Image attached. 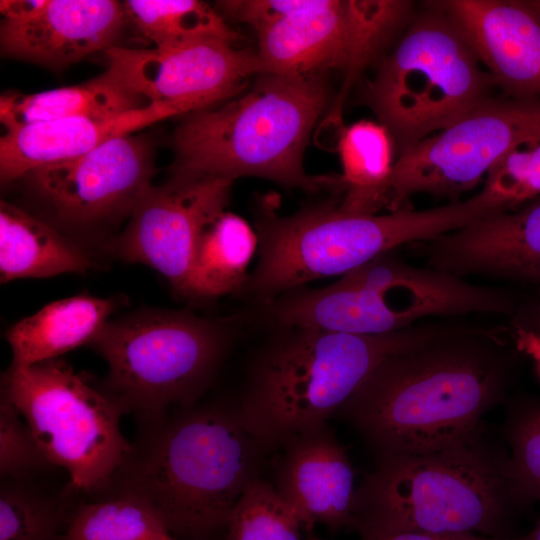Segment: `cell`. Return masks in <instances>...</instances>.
Wrapping results in <instances>:
<instances>
[{"mask_svg":"<svg viewBox=\"0 0 540 540\" xmlns=\"http://www.w3.org/2000/svg\"><path fill=\"white\" fill-rule=\"evenodd\" d=\"M510 375L499 330L460 323L387 358L338 413L379 460L434 452L477 436Z\"/></svg>","mask_w":540,"mask_h":540,"instance_id":"1","label":"cell"},{"mask_svg":"<svg viewBox=\"0 0 540 540\" xmlns=\"http://www.w3.org/2000/svg\"><path fill=\"white\" fill-rule=\"evenodd\" d=\"M263 452L237 409L191 406L143 424L104 491L144 502L172 535L201 540L226 528Z\"/></svg>","mask_w":540,"mask_h":540,"instance_id":"2","label":"cell"},{"mask_svg":"<svg viewBox=\"0 0 540 540\" xmlns=\"http://www.w3.org/2000/svg\"><path fill=\"white\" fill-rule=\"evenodd\" d=\"M458 324L422 321L383 335L281 327L252 368L239 417L264 451L280 447L326 425L387 358Z\"/></svg>","mask_w":540,"mask_h":540,"instance_id":"3","label":"cell"},{"mask_svg":"<svg viewBox=\"0 0 540 540\" xmlns=\"http://www.w3.org/2000/svg\"><path fill=\"white\" fill-rule=\"evenodd\" d=\"M255 221L258 259L242 292L265 304L317 279L342 276L402 245L461 229L495 210L478 192L465 200L425 210L355 214L335 201L280 215L270 199Z\"/></svg>","mask_w":540,"mask_h":540,"instance_id":"4","label":"cell"},{"mask_svg":"<svg viewBox=\"0 0 540 540\" xmlns=\"http://www.w3.org/2000/svg\"><path fill=\"white\" fill-rule=\"evenodd\" d=\"M329 97L323 77L261 73L246 93L186 115L173 136V171L232 180L255 176L307 192L343 191L340 176H310L303 166L310 134Z\"/></svg>","mask_w":540,"mask_h":540,"instance_id":"5","label":"cell"},{"mask_svg":"<svg viewBox=\"0 0 540 540\" xmlns=\"http://www.w3.org/2000/svg\"><path fill=\"white\" fill-rule=\"evenodd\" d=\"M357 531L505 537L515 502L500 461L477 436L451 447L379 460L357 488Z\"/></svg>","mask_w":540,"mask_h":540,"instance_id":"6","label":"cell"},{"mask_svg":"<svg viewBox=\"0 0 540 540\" xmlns=\"http://www.w3.org/2000/svg\"><path fill=\"white\" fill-rule=\"evenodd\" d=\"M414 14L364 97L397 156L494 96L495 83L435 1Z\"/></svg>","mask_w":540,"mask_h":540,"instance_id":"7","label":"cell"},{"mask_svg":"<svg viewBox=\"0 0 540 540\" xmlns=\"http://www.w3.org/2000/svg\"><path fill=\"white\" fill-rule=\"evenodd\" d=\"M230 322L187 311H150L107 323L90 343L108 364L106 389L143 424L171 405L191 407L231 342Z\"/></svg>","mask_w":540,"mask_h":540,"instance_id":"8","label":"cell"},{"mask_svg":"<svg viewBox=\"0 0 540 540\" xmlns=\"http://www.w3.org/2000/svg\"><path fill=\"white\" fill-rule=\"evenodd\" d=\"M1 393L21 413L50 464L68 473L73 489H106L131 448L120 430L126 411L118 401L59 359L10 366Z\"/></svg>","mask_w":540,"mask_h":540,"instance_id":"9","label":"cell"},{"mask_svg":"<svg viewBox=\"0 0 540 540\" xmlns=\"http://www.w3.org/2000/svg\"><path fill=\"white\" fill-rule=\"evenodd\" d=\"M538 137L540 99L492 96L397 156L383 208H410L419 193L458 201L506 152Z\"/></svg>","mask_w":540,"mask_h":540,"instance_id":"10","label":"cell"},{"mask_svg":"<svg viewBox=\"0 0 540 540\" xmlns=\"http://www.w3.org/2000/svg\"><path fill=\"white\" fill-rule=\"evenodd\" d=\"M234 180L173 172L151 186L135 205L130 223L111 244L120 258L160 272L180 296L193 298V264L206 227L225 212Z\"/></svg>","mask_w":540,"mask_h":540,"instance_id":"11","label":"cell"},{"mask_svg":"<svg viewBox=\"0 0 540 540\" xmlns=\"http://www.w3.org/2000/svg\"><path fill=\"white\" fill-rule=\"evenodd\" d=\"M234 43L205 39L171 49L113 46L106 51L105 72L149 103L188 115L237 97L252 77L266 73L257 51Z\"/></svg>","mask_w":540,"mask_h":540,"instance_id":"12","label":"cell"},{"mask_svg":"<svg viewBox=\"0 0 540 540\" xmlns=\"http://www.w3.org/2000/svg\"><path fill=\"white\" fill-rule=\"evenodd\" d=\"M155 173L150 142L129 134L29 175L60 217L84 225L132 212Z\"/></svg>","mask_w":540,"mask_h":540,"instance_id":"13","label":"cell"},{"mask_svg":"<svg viewBox=\"0 0 540 540\" xmlns=\"http://www.w3.org/2000/svg\"><path fill=\"white\" fill-rule=\"evenodd\" d=\"M0 12L1 52L50 68L106 52L128 19L114 0H2Z\"/></svg>","mask_w":540,"mask_h":540,"instance_id":"14","label":"cell"},{"mask_svg":"<svg viewBox=\"0 0 540 540\" xmlns=\"http://www.w3.org/2000/svg\"><path fill=\"white\" fill-rule=\"evenodd\" d=\"M409 247L426 266L462 278L540 281V198Z\"/></svg>","mask_w":540,"mask_h":540,"instance_id":"15","label":"cell"},{"mask_svg":"<svg viewBox=\"0 0 540 540\" xmlns=\"http://www.w3.org/2000/svg\"><path fill=\"white\" fill-rule=\"evenodd\" d=\"M449 17L501 94L540 99V19L524 0H443Z\"/></svg>","mask_w":540,"mask_h":540,"instance_id":"16","label":"cell"},{"mask_svg":"<svg viewBox=\"0 0 540 540\" xmlns=\"http://www.w3.org/2000/svg\"><path fill=\"white\" fill-rule=\"evenodd\" d=\"M359 0H295L293 7L256 31L266 73L288 77L344 76L354 61Z\"/></svg>","mask_w":540,"mask_h":540,"instance_id":"17","label":"cell"},{"mask_svg":"<svg viewBox=\"0 0 540 540\" xmlns=\"http://www.w3.org/2000/svg\"><path fill=\"white\" fill-rule=\"evenodd\" d=\"M275 488L303 530L357 529V488L345 449L326 425L295 435L283 445Z\"/></svg>","mask_w":540,"mask_h":540,"instance_id":"18","label":"cell"},{"mask_svg":"<svg viewBox=\"0 0 540 540\" xmlns=\"http://www.w3.org/2000/svg\"><path fill=\"white\" fill-rule=\"evenodd\" d=\"M170 107L150 103L107 118L71 117L5 130L0 139V177L3 183L54 163L81 156L103 142L169 117Z\"/></svg>","mask_w":540,"mask_h":540,"instance_id":"19","label":"cell"},{"mask_svg":"<svg viewBox=\"0 0 540 540\" xmlns=\"http://www.w3.org/2000/svg\"><path fill=\"white\" fill-rule=\"evenodd\" d=\"M116 307L112 299L77 295L51 302L13 325L6 334L11 366L26 367L57 359L91 343Z\"/></svg>","mask_w":540,"mask_h":540,"instance_id":"20","label":"cell"},{"mask_svg":"<svg viewBox=\"0 0 540 540\" xmlns=\"http://www.w3.org/2000/svg\"><path fill=\"white\" fill-rule=\"evenodd\" d=\"M91 260L55 229L21 208L0 203V279L84 273Z\"/></svg>","mask_w":540,"mask_h":540,"instance_id":"21","label":"cell"},{"mask_svg":"<svg viewBox=\"0 0 540 540\" xmlns=\"http://www.w3.org/2000/svg\"><path fill=\"white\" fill-rule=\"evenodd\" d=\"M150 104L106 72L78 85L33 94L4 93L0 121L5 130L71 117L107 118Z\"/></svg>","mask_w":540,"mask_h":540,"instance_id":"22","label":"cell"},{"mask_svg":"<svg viewBox=\"0 0 540 540\" xmlns=\"http://www.w3.org/2000/svg\"><path fill=\"white\" fill-rule=\"evenodd\" d=\"M338 151L345 192L340 207L355 214H378L396 160L389 130L378 121H357L341 131Z\"/></svg>","mask_w":540,"mask_h":540,"instance_id":"23","label":"cell"},{"mask_svg":"<svg viewBox=\"0 0 540 540\" xmlns=\"http://www.w3.org/2000/svg\"><path fill=\"white\" fill-rule=\"evenodd\" d=\"M258 249L256 231L240 216L223 212L204 230L194 257L193 298L239 292Z\"/></svg>","mask_w":540,"mask_h":540,"instance_id":"24","label":"cell"},{"mask_svg":"<svg viewBox=\"0 0 540 540\" xmlns=\"http://www.w3.org/2000/svg\"><path fill=\"white\" fill-rule=\"evenodd\" d=\"M126 14L157 49L205 39L236 42L238 34L207 3L198 0H128Z\"/></svg>","mask_w":540,"mask_h":540,"instance_id":"25","label":"cell"},{"mask_svg":"<svg viewBox=\"0 0 540 540\" xmlns=\"http://www.w3.org/2000/svg\"><path fill=\"white\" fill-rule=\"evenodd\" d=\"M160 517L144 502L126 495L79 505L62 540H174Z\"/></svg>","mask_w":540,"mask_h":540,"instance_id":"26","label":"cell"},{"mask_svg":"<svg viewBox=\"0 0 540 540\" xmlns=\"http://www.w3.org/2000/svg\"><path fill=\"white\" fill-rule=\"evenodd\" d=\"M29 480L2 479L0 540H62L73 511Z\"/></svg>","mask_w":540,"mask_h":540,"instance_id":"27","label":"cell"},{"mask_svg":"<svg viewBox=\"0 0 540 540\" xmlns=\"http://www.w3.org/2000/svg\"><path fill=\"white\" fill-rule=\"evenodd\" d=\"M224 540H302V524L275 486L255 477L235 505Z\"/></svg>","mask_w":540,"mask_h":540,"instance_id":"28","label":"cell"},{"mask_svg":"<svg viewBox=\"0 0 540 540\" xmlns=\"http://www.w3.org/2000/svg\"><path fill=\"white\" fill-rule=\"evenodd\" d=\"M508 442L505 473L514 501H540V401L513 415Z\"/></svg>","mask_w":540,"mask_h":540,"instance_id":"29","label":"cell"},{"mask_svg":"<svg viewBox=\"0 0 540 540\" xmlns=\"http://www.w3.org/2000/svg\"><path fill=\"white\" fill-rule=\"evenodd\" d=\"M484 189L507 210L540 198V137L518 144L490 168Z\"/></svg>","mask_w":540,"mask_h":540,"instance_id":"30","label":"cell"},{"mask_svg":"<svg viewBox=\"0 0 540 540\" xmlns=\"http://www.w3.org/2000/svg\"><path fill=\"white\" fill-rule=\"evenodd\" d=\"M52 465L15 405L1 393L0 473L2 479H30Z\"/></svg>","mask_w":540,"mask_h":540,"instance_id":"31","label":"cell"},{"mask_svg":"<svg viewBox=\"0 0 540 540\" xmlns=\"http://www.w3.org/2000/svg\"><path fill=\"white\" fill-rule=\"evenodd\" d=\"M358 532L361 540H511L507 537L487 536L476 533L424 534L385 532L370 529H362Z\"/></svg>","mask_w":540,"mask_h":540,"instance_id":"32","label":"cell"},{"mask_svg":"<svg viewBox=\"0 0 540 540\" xmlns=\"http://www.w3.org/2000/svg\"><path fill=\"white\" fill-rule=\"evenodd\" d=\"M514 341L517 351L529 356L540 376V336L519 325H514Z\"/></svg>","mask_w":540,"mask_h":540,"instance_id":"33","label":"cell"},{"mask_svg":"<svg viewBox=\"0 0 540 540\" xmlns=\"http://www.w3.org/2000/svg\"><path fill=\"white\" fill-rule=\"evenodd\" d=\"M532 321L529 324H519L515 323V325L522 326L526 329L531 330L532 332L536 333L540 336V309L538 313L532 314Z\"/></svg>","mask_w":540,"mask_h":540,"instance_id":"34","label":"cell"},{"mask_svg":"<svg viewBox=\"0 0 540 540\" xmlns=\"http://www.w3.org/2000/svg\"><path fill=\"white\" fill-rule=\"evenodd\" d=\"M517 540H540V518L529 533Z\"/></svg>","mask_w":540,"mask_h":540,"instance_id":"35","label":"cell"},{"mask_svg":"<svg viewBox=\"0 0 540 540\" xmlns=\"http://www.w3.org/2000/svg\"><path fill=\"white\" fill-rule=\"evenodd\" d=\"M527 6L536 14L540 19V0H524Z\"/></svg>","mask_w":540,"mask_h":540,"instance_id":"36","label":"cell"},{"mask_svg":"<svg viewBox=\"0 0 540 540\" xmlns=\"http://www.w3.org/2000/svg\"><path fill=\"white\" fill-rule=\"evenodd\" d=\"M306 540H322V539H319V538H316V537H310V538H308Z\"/></svg>","mask_w":540,"mask_h":540,"instance_id":"37","label":"cell"},{"mask_svg":"<svg viewBox=\"0 0 540 540\" xmlns=\"http://www.w3.org/2000/svg\"><path fill=\"white\" fill-rule=\"evenodd\" d=\"M174 540H177L176 538Z\"/></svg>","mask_w":540,"mask_h":540,"instance_id":"38","label":"cell"}]
</instances>
